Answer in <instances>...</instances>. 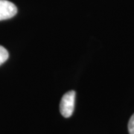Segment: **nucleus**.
I'll use <instances>...</instances> for the list:
<instances>
[{"label": "nucleus", "instance_id": "nucleus-1", "mask_svg": "<svg viewBox=\"0 0 134 134\" xmlns=\"http://www.w3.org/2000/svg\"><path fill=\"white\" fill-rule=\"evenodd\" d=\"M75 102V92L74 90L67 92L61 98L60 104V111L65 118H69L73 113Z\"/></svg>", "mask_w": 134, "mask_h": 134}, {"label": "nucleus", "instance_id": "nucleus-2", "mask_svg": "<svg viewBox=\"0 0 134 134\" xmlns=\"http://www.w3.org/2000/svg\"><path fill=\"white\" fill-rule=\"evenodd\" d=\"M17 13L16 6L8 0H0V21L14 17Z\"/></svg>", "mask_w": 134, "mask_h": 134}, {"label": "nucleus", "instance_id": "nucleus-3", "mask_svg": "<svg viewBox=\"0 0 134 134\" xmlns=\"http://www.w3.org/2000/svg\"><path fill=\"white\" fill-rule=\"evenodd\" d=\"M8 57H9V54L6 50V48L0 46V66L8 60Z\"/></svg>", "mask_w": 134, "mask_h": 134}, {"label": "nucleus", "instance_id": "nucleus-4", "mask_svg": "<svg viewBox=\"0 0 134 134\" xmlns=\"http://www.w3.org/2000/svg\"><path fill=\"white\" fill-rule=\"evenodd\" d=\"M128 131L130 134H134V114L130 119L128 123Z\"/></svg>", "mask_w": 134, "mask_h": 134}]
</instances>
